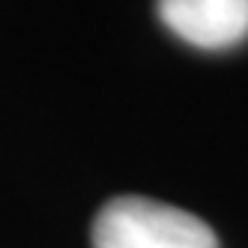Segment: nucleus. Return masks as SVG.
I'll return each instance as SVG.
<instances>
[{"label": "nucleus", "instance_id": "1", "mask_svg": "<svg viewBox=\"0 0 248 248\" xmlns=\"http://www.w3.org/2000/svg\"><path fill=\"white\" fill-rule=\"evenodd\" d=\"M93 248H218L198 216L150 198H114L93 221Z\"/></svg>", "mask_w": 248, "mask_h": 248}, {"label": "nucleus", "instance_id": "2", "mask_svg": "<svg viewBox=\"0 0 248 248\" xmlns=\"http://www.w3.org/2000/svg\"><path fill=\"white\" fill-rule=\"evenodd\" d=\"M155 12L176 39L198 51L248 42V0H155Z\"/></svg>", "mask_w": 248, "mask_h": 248}]
</instances>
